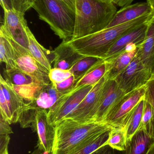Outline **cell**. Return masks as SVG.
Returning a JSON list of instances; mask_svg holds the SVG:
<instances>
[{
    "label": "cell",
    "mask_w": 154,
    "mask_h": 154,
    "mask_svg": "<svg viewBox=\"0 0 154 154\" xmlns=\"http://www.w3.org/2000/svg\"><path fill=\"white\" fill-rule=\"evenodd\" d=\"M7 36L13 48L15 66L36 79L42 85L50 83L49 71L33 57L28 50Z\"/></svg>",
    "instance_id": "cell-8"
},
{
    "label": "cell",
    "mask_w": 154,
    "mask_h": 154,
    "mask_svg": "<svg viewBox=\"0 0 154 154\" xmlns=\"http://www.w3.org/2000/svg\"><path fill=\"white\" fill-rule=\"evenodd\" d=\"M1 154H9V153H8V150H6V151H5V152H4L3 153Z\"/></svg>",
    "instance_id": "cell-46"
},
{
    "label": "cell",
    "mask_w": 154,
    "mask_h": 154,
    "mask_svg": "<svg viewBox=\"0 0 154 154\" xmlns=\"http://www.w3.org/2000/svg\"><path fill=\"white\" fill-rule=\"evenodd\" d=\"M3 24L0 29L11 38L29 50L28 29L24 14L15 10L4 11Z\"/></svg>",
    "instance_id": "cell-10"
},
{
    "label": "cell",
    "mask_w": 154,
    "mask_h": 154,
    "mask_svg": "<svg viewBox=\"0 0 154 154\" xmlns=\"http://www.w3.org/2000/svg\"><path fill=\"white\" fill-rule=\"evenodd\" d=\"M134 0H121L119 3L118 6L124 7L130 5L134 2Z\"/></svg>",
    "instance_id": "cell-40"
},
{
    "label": "cell",
    "mask_w": 154,
    "mask_h": 154,
    "mask_svg": "<svg viewBox=\"0 0 154 154\" xmlns=\"http://www.w3.org/2000/svg\"><path fill=\"white\" fill-rule=\"evenodd\" d=\"M30 154H44L42 152L40 151L38 148H36L32 153Z\"/></svg>",
    "instance_id": "cell-43"
},
{
    "label": "cell",
    "mask_w": 154,
    "mask_h": 154,
    "mask_svg": "<svg viewBox=\"0 0 154 154\" xmlns=\"http://www.w3.org/2000/svg\"><path fill=\"white\" fill-rule=\"evenodd\" d=\"M126 94L115 80L108 79L104 87L102 98L97 112L96 122L105 123L108 114Z\"/></svg>",
    "instance_id": "cell-12"
},
{
    "label": "cell",
    "mask_w": 154,
    "mask_h": 154,
    "mask_svg": "<svg viewBox=\"0 0 154 154\" xmlns=\"http://www.w3.org/2000/svg\"><path fill=\"white\" fill-rule=\"evenodd\" d=\"M139 128L143 129L149 136L154 139V108L152 104L145 99L143 117Z\"/></svg>",
    "instance_id": "cell-29"
},
{
    "label": "cell",
    "mask_w": 154,
    "mask_h": 154,
    "mask_svg": "<svg viewBox=\"0 0 154 154\" xmlns=\"http://www.w3.org/2000/svg\"><path fill=\"white\" fill-rule=\"evenodd\" d=\"M110 1L114 4L118 5L121 0H110Z\"/></svg>",
    "instance_id": "cell-45"
},
{
    "label": "cell",
    "mask_w": 154,
    "mask_h": 154,
    "mask_svg": "<svg viewBox=\"0 0 154 154\" xmlns=\"http://www.w3.org/2000/svg\"><path fill=\"white\" fill-rule=\"evenodd\" d=\"M144 105L145 97L132 109L127 118L124 128L126 131L128 143L140 128Z\"/></svg>",
    "instance_id": "cell-23"
},
{
    "label": "cell",
    "mask_w": 154,
    "mask_h": 154,
    "mask_svg": "<svg viewBox=\"0 0 154 154\" xmlns=\"http://www.w3.org/2000/svg\"><path fill=\"white\" fill-rule=\"evenodd\" d=\"M35 0H13L14 8L15 11L25 14L31 8Z\"/></svg>",
    "instance_id": "cell-34"
},
{
    "label": "cell",
    "mask_w": 154,
    "mask_h": 154,
    "mask_svg": "<svg viewBox=\"0 0 154 154\" xmlns=\"http://www.w3.org/2000/svg\"><path fill=\"white\" fill-rule=\"evenodd\" d=\"M75 11V0H62Z\"/></svg>",
    "instance_id": "cell-41"
},
{
    "label": "cell",
    "mask_w": 154,
    "mask_h": 154,
    "mask_svg": "<svg viewBox=\"0 0 154 154\" xmlns=\"http://www.w3.org/2000/svg\"><path fill=\"white\" fill-rule=\"evenodd\" d=\"M154 143V139L139 128L128 142L124 154H146Z\"/></svg>",
    "instance_id": "cell-21"
},
{
    "label": "cell",
    "mask_w": 154,
    "mask_h": 154,
    "mask_svg": "<svg viewBox=\"0 0 154 154\" xmlns=\"http://www.w3.org/2000/svg\"><path fill=\"white\" fill-rule=\"evenodd\" d=\"M136 56L154 76V14L148 22L145 39L137 47Z\"/></svg>",
    "instance_id": "cell-15"
},
{
    "label": "cell",
    "mask_w": 154,
    "mask_h": 154,
    "mask_svg": "<svg viewBox=\"0 0 154 154\" xmlns=\"http://www.w3.org/2000/svg\"><path fill=\"white\" fill-rule=\"evenodd\" d=\"M117 11L110 0H75V29L71 39L105 29Z\"/></svg>",
    "instance_id": "cell-2"
},
{
    "label": "cell",
    "mask_w": 154,
    "mask_h": 154,
    "mask_svg": "<svg viewBox=\"0 0 154 154\" xmlns=\"http://www.w3.org/2000/svg\"><path fill=\"white\" fill-rule=\"evenodd\" d=\"M0 89L2 91L9 106L12 117L13 124L18 123L25 106V101L16 93L2 75L0 77Z\"/></svg>",
    "instance_id": "cell-19"
},
{
    "label": "cell",
    "mask_w": 154,
    "mask_h": 154,
    "mask_svg": "<svg viewBox=\"0 0 154 154\" xmlns=\"http://www.w3.org/2000/svg\"><path fill=\"white\" fill-rule=\"evenodd\" d=\"M152 77L136 55L125 69L115 80L120 88L127 94L146 85Z\"/></svg>",
    "instance_id": "cell-7"
},
{
    "label": "cell",
    "mask_w": 154,
    "mask_h": 154,
    "mask_svg": "<svg viewBox=\"0 0 154 154\" xmlns=\"http://www.w3.org/2000/svg\"><path fill=\"white\" fill-rule=\"evenodd\" d=\"M137 50L138 48L136 44H130L123 52L105 59L107 67L106 75L108 79L115 80L134 59Z\"/></svg>",
    "instance_id": "cell-13"
},
{
    "label": "cell",
    "mask_w": 154,
    "mask_h": 154,
    "mask_svg": "<svg viewBox=\"0 0 154 154\" xmlns=\"http://www.w3.org/2000/svg\"><path fill=\"white\" fill-rule=\"evenodd\" d=\"M107 71L106 63L105 60L92 68L81 79L76 82L71 91L76 90L84 86L96 85L103 77Z\"/></svg>",
    "instance_id": "cell-24"
},
{
    "label": "cell",
    "mask_w": 154,
    "mask_h": 154,
    "mask_svg": "<svg viewBox=\"0 0 154 154\" xmlns=\"http://www.w3.org/2000/svg\"><path fill=\"white\" fill-rule=\"evenodd\" d=\"M104 60L97 57L84 56L77 61L69 70L77 82L92 68Z\"/></svg>",
    "instance_id": "cell-26"
},
{
    "label": "cell",
    "mask_w": 154,
    "mask_h": 154,
    "mask_svg": "<svg viewBox=\"0 0 154 154\" xmlns=\"http://www.w3.org/2000/svg\"><path fill=\"white\" fill-rule=\"evenodd\" d=\"M145 99L152 104L154 108V76L146 84Z\"/></svg>",
    "instance_id": "cell-35"
},
{
    "label": "cell",
    "mask_w": 154,
    "mask_h": 154,
    "mask_svg": "<svg viewBox=\"0 0 154 154\" xmlns=\"http://www.w3.org/2000/svg\"><path fill=\"white\" fill-rule=\"evenodd\" d=\"M154 14V12L151 13L128 22L66 42L82 56L97 57L105 60L108 52L118 39L147 22Z\"/></svg>",
    "instance_id": "cell-1"
},
{
    "label": "cell",
    "mask_w": 154,
    "mask_h": 154,
    "mask_svg": "<svg viewBox=\"0 0 154 154\" xmlns=\"http://www.w3.org/2000/svg\"><path fill=\"white\" fill-rule=\"evenodd\" d=\"M94 86L88 85L69 92L60 98L48 110L49 123L56 127L66 119L78 106Z\"/></svg>",
    "instance_id": "cell-5"
},
{
    "label": "cell",
    "mask_w": 154,
    "mask_h": 154,
    "mask_svg": "<svg viewBox=\"0 0 154 154\" xmlns=\"http://www.w3.org/2000/svg\"><path fill=\"white\" fill-rule=\"evenodd\" d=\"M0 2L4 11L14 10V8L13 0H0Z\"/></svg>",
    "instance_id": "cell-39"
},
{
    "label": "cell",
    "mask_w": 154,
    "mask_h": 154,
    "mask_svg": "<svg viewBox=\"0 0 154 154\" xmlns=\"http://www.w3.org/2000/svg\"><path fill=\"white\" fill-rule=\"evenodd\" d=\"M112 128H110L90 137L68 154H91L99 147L105 145Z\"/></svg>",
    "instance_id": "cell-22"
},
{
    "label": "cell",
    "mask_w": 154,
    "mask_h": 154,
    "mask_svg": "<svg viewBox=\"0 0 154 154\" xmlns=\"http://www.w3.org/2000/svg\"><path fill=\"white\" fill-rule=\"evenodd\" d=\"M63 94L59 92L55 85L51 82L43 85L33 99L26 102V106L34 110H49Z\"/></svg>",
    "instance_id": "cell-17"
},
{
    "label": "cell",
    "mask_w": 154,
    "mask_h": 154,
    "mask_svg": "<svg viewBox=\"0 0 154 154\" xmlns=\"http://www.w3.org/2000/svg\"><path fill=\"white\" fill-rule=\"evenodd\" d=\"M146 154H154V143L151 146L150 150H149L148 152Z\"/></svg>",
    "instance_id": "cell-44"
},
{
    "label": "cell",
    "mask_w": 154,
    "mask_h": 154,
    "mask_svg": "<svg viewBox=\"0 0 154 154\" xmlns=\"http://www.w3.org/2000/svg\"><path fill=\"white\" fill-rule=\"evenodd\" d=\"M146 1L151 5L153 12L154 13V0H146Z\"/></svg>",
    "instance_id": "cell-42"
},
{
    "label": "cell",
    "mask_w": 154,
    "mask_h": 154,
    "mask_svg": "<svg viewBox=\"0 0 154 154\" xmlns=\"http://www.w3.org/2000/svg\"><path fill=\"white\" fill-rule=\"evenodd\" d=\"M11 85L16 93L22 98L23 99L25 103L33 99L43 86L39 84H30L22 86Z\"/></svg>",
    "instance_id": "cell-30"
},
{
    "label": "cell",
    "mask_w": 154,
    "mask_h": 154,
    "mask_svg": "<svg viewBox=\"0 0 154 154\" xmlns=\"http://www.w3.org/2000/svg\"><path fill=\"white\" fill-rule=\"evenodd\" d=\"M53 68L69 70L75 63L84 56L75 50L66 41L62 42L53 50Z\"/></svg>",
    "instance_id": "cell-18"
},
{
    "label": "cell",
    "mask_w": 154,
    "mask_h": 154,
    "mask_svg": "<svg viewBox=\"0 0 154 154\" xmlns=\"http://www.w3.org/2000/svg\"><path fill=\"white\" fill-rule=\"evenodd\" d=\"M153 12L147 2L130 5L117 11L114 18L105 29L128 22L146 14Z\"/></svg>",
    "instance_id": "cell-14"
},
{
    "label": "cell",
    "mask_w": 154,
    "mask_h": 154,
    "mask_svg": "<svg viewBox=\"0 0 154 154\" xmlns=\"http://www.w3.org/2000/svg\"><path fill=\"white\" fill-rule=\"evenodd\" d=\"M0 114L4 119L9 122L10 125L13 124L12 117L9 106L5 99L2 91L0 89Z\"/></svg>",
    "instance_id": "cell-32"
},
{
    "label": "cell",
    "mask_w": 154,
    "mask_h": 154,
    "mask_svg": "<svg viewBox=\"0 0 154 154\" xmlns=\"http://www.w3.org/2000/svg\"><path fill=\"white\" fill-rule=\"evenodd\" d=\"M146 85L126 94L112 109L105 123L112 128H124L129 113L145 96Z\"/></svg>",
    "instance_id": "cell-9"
},
{
    "label": "cell",
    "mask_w": 154,
    "mask_h": 154,
    "mask_svg": "<svg viewBox=\"0 0 154 154\" xmlns=\"http://www.w3.org/2000/svg\"><path fill=\"white\" fill-rule=\"evenodd\" d=\"M76 82L75 78L72 75L61 82L53 84L59 92L63 95H65L71 91Z\"/></svg>",
    "instance_id": "cell-33"
},
{
    "label": "cell",
    "mask_w": 154,
    "mask_h": 154,
    "mask_svg": "<svg viewBox=\"0 0 154 154\" xmlns=\"http://www.w3.org/2000/svg\"><path fill=\"white\" fill-rule=\"evenodd\" d=\"M107 80L106 73L66 119H72L82 123L96 122V116Z\"/></svg>",
    "instance_id": "cell-6"
},
{
    "label": "cell",
    "mask_w": 154,
    "mask_h": 154,
    "mask_svg": "<svg viewBox=\"0 0 154 154\" xmlns=\"http://www.w3.org/2000/svg\"><path fill=\"white\" fill-rule=\"evenodd\" d=\"M110 128L106 123H82L72 119H65L55 127L52 154H68L90 137Z\"/></svg>",
    "instance_id": "cell-3"
},
{
    "label": "cell",
    "mask_w": 154,
    "mask_h": 154,
    "mask_svg": "<svg viewBox=\"0 0 154 154\" xmlns=\"http://www.w3.org/2000/svg\"><path fill=\"white\" fill-rule=\"evenodd\" d=\"M73 75L69 70L52 68L49 72L50 80L52 83L61 82Z\"/></svg>",
    "instance_id": "cell-31"
},
{
    "label": "cell",
    "mask_w": 154,
    "mask_h": 154,
    "mask_svg": "<svg viewBox=\"0 0 154 154\" xmlns=\"http://www.w3.org/2000/svg\"><path fill=\"white\" fill-rule=\"evenodd\" d=\"M0 61L5 64L6 67L16 66L14 63L13 48L7 35L0 29Z\"/></svg>",
    "instance_id": "cell-27"
},
{
    "label": "cell",
    "mask_w": 154,
    "mask_h": 154,
    "mask_svg": "<svg viewBox=\"0 0 154 154\" xmlns=\"http://www.w3.org/2000/svg\"><path fill=\"white\" fill-rule=\"evenodd\" d=\"M29 51L33 58L48 71L52 68L54 62L53 51H50L42 46L36 39L29 28L28 29Z\"/></svg>",
    "instance_id": "cell-20"
},
{
    "label": "cell",
    "mask_w": 154,
    "mask_h": 154,
    "mask_svg": "<svg viewBox=\"0 0 154 154\" xmlns=\"http://www.w3.org/2000/svg\"><path fill=\"white\" fill-rule=\"evenodd\" d=\"M127 144L128 141L125 128H112L105 145H108L116 150L124 151L126 149Z\"/></svg>",
    "instance_id": "cell-28"
},
{
    "label": "cell",
    "mask_w": 154,
    "mask_h": 154,
    "mask_svg": "<svg viewBox=\"0 0 154 154\" xmlns=\"http://www.w3.org/2000/svg\"><path fill=\"white\" fill-rule=\"evenodd\" d=\"M148 22L126 33L118 39L108 52L105 59L123 52L130 44H136L137 47L141 45L145 39Z\"/></svg>",
    "instance_id": "cell-16"
},
{
    "label": "cell",
    "mask_w": 154,
    "mask_h": 154,
    "mask_svg": "<svg viewBox=\"0 0 154 154\" xmlns=\"http://www.w3.org/2000/svg\"><path fill=\"white\" fill-rule=\"evenodd\" d=\"M10 124L0 116V135H9L13 134Z\"/></svg>",
    "instance_id": "cell-37"
},
{
    "label": "cell",
    "mask_w": 154,
    "mask_h": 154,
    "mask_svg": "<svg viewBox=\"0 0 154 154\" xmlns=\"http://www.w3.org/2000/svg\"><path fill=\"white\" fill-rule=\"evenodd\" d=\"M4 78L9 84L14 86L41 84L36 79L16 66L5 68L4 71Z\"/></svg>",
    "instance_id": "cell-25"
},
{
    "label": "cell",
    "mask_w": 154,
    "mask_h": 154,
    "mask_svg": "<svg viewBox=\"0 0 154 154\" xmlns=\"http://www.w3.org/2000/svg\"><path fill=\"white\" fill-rule=\"evenodd\" d=\"M32 8L39 18L64 41L72 39L75 29L76 14L62 0H35Z\"/></svg>",
    "instance_id": "cell-4"
},
{
    "label": "cell",
    "mask_w": 154,
    "mask_h": 154,
    "mask_svg": "<svg viewBox=\"0 0 154 154\" xmlns=\"http://www.w3.org/2000/svg\"><path fill=\"white\" fill-rule=\"evenodd\" d=\"M10 140L9 135H0V154L8 150Z\"/></svg>",
    "instance_id": "cell-38"
},
{
    "label": "cell",
    "mask_w": 154,
    "mask_h": 154,
    "mask_svg": "<svg viewBox=\"0 0 154 154\" xmlns=\"http://www.w3.org/2000/svg\"><path fill=\"white\" fill-rule=\"evenodd\" d=\"M91 154H124V151L116 150L108 145L103 146Z\"/></svg>",
    "instance_id": "cell-36"
},
{
    "label": "cell",
    "mask_w": 154,
    "mask_h": 154,
    "mask_svg": "<svg viewBox=\"0 0 154 154\" xmlns=\"http://www.w3.org/2000/svg\"><path fill=\"white\" fill-rule=\"evenodd\" d=\"M48 111L45 109L37 110L31 128L38 135L37 148L44 154H52L56 128L49 123Z\"/></svg>",
    "instance_id": "cell-11"
}]
</instances>
